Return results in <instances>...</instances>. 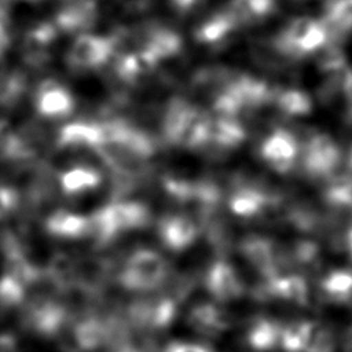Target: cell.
I'll return each mask as SVG.
<instances>
[{"label": "cell", "instance_id": "6da1fadb", "mask_svg": "<svg viewBox=\"0 0 352 352\" xmlns=\"http://www.w3.org/2000/svg\"><path fill=\"white\" fill-rule=\"evenodd\" d=\"M117 280L125 290L150 293L169 280V264L153 249H138L125 260Z\"/></svg>", "mask_w": 352, "mask_h": 352}, {"label": "cell", "instance_id": "7a4b0ae2", "mask_svg": "<svg viewBox=\"0 0 352 352\" xmlns=\"http://www.w3.org/2000/svg\"><path fill=\"white\" fill-rule=\"evenodd\" d=\"M180 302L164 293L153 297L132 300L124 312L125 320L133 331H160L169 327L177 316Z\"/></svg>", "mask_w": 352, "mask_h": 352}, {"label": "cell", "instance_id": "3957f363", "mask_svg": "<svg viewBox=\"0 0 352 352\" xmlns=\"http://www.w3.org/2000/svg\"><path fill=\"white\" fill-rule=\"evenodd\" d=\"M324 38V32L316 22L300 18L274 38V48L285 56L298 58L319 50Z\"/></svg>", "mask_w": 352, "mask_h": 352}, {"label": "cell", "instance_id": "277c9868", "mask_svg": "<svg viewBox=\"0 0 352 352\" xmlns=\"http://www.w3.org/2000/svg\"><path fill=\"white\" fill-rule=\"evenodd\" d=\"M239 250L245 260L258 271L264 279L282 274V268L287 264L285 252L279 249L276 242L267 236H246L242 239Z\"/></svg>", "mask_w": 352, "mask_h": 352}, {"label": "cell", "instance_id": "5b68a950", "mask_svg": "<svg viewBox=\"0 0 352 352\" xmlns=\"http://www.w3.org/2000/svg\"><path fill=\"white\" fill-rule=\"evenodd\" d=\"M204 286L213 300L220 304L239 300L245 294L241 276L226 260H216L208 267L204 275Z\"/></svg>", "mask_w": 352, "mask_h": 352}, {"label": "cell", "instance_id": "8992f818", "mask_svg": "<svg viewBox=\"0 0 352 352\" xmlns=\"http://www.w3.org/2000/svg\"><path fill=\"white\" fill-rule=\"evenodd\" d=\"M260 155L271 169L286 173L292 170L300 155L298 142L290 131L278 128L264 139Z\"/></svg>", "mask_w": 352, "mask_h": 352}, {"label": "cell", "instance_id": "52a82bcc", "mask_svg": "<svg viewBox=\"0 0 352 352\" xmlns=\"http://www.w3.org/2000/svg\"><path fill=\"white\" fill-rule=\"evenodd\" d=\"M190 329L204 337H219L231 327L230 314L216 301L198 302L186 316Z\"/></svg>", "mask_w": 352, "mask_h": 352}, {"label": "cell", "instance_id": "ba28073f", "mask_svg": "<svg viewBox=\"0 0 352 352\" xmlns=\"http://www.w3.org/2000/svg\"><path fill=\"white\" fill-rule=\"evenodd\" d=\"M276 198L256 186L242 184L235 187L228 199V206L235 216L245 219L261 217L276 206Z\"/></svg>", "mask_w": 352, "mask_h": 352}, {"label": "cell", "instance_id": "9c48e42d", "mask_svg": "<svg viewBox=\"0 0 352 352\" xmlns=\"http://www.w3.org/2000/svg\"><path fill=\"white\" fill-rule=\"evenodd\" d=\"M157 232L168 249L180 252L195 242L198 236V227L188 214L176 213L164 216L158 221Z\"/></svg>", "mask_w": 352, "mask_h": 352}, {"label": "cell", "instance_id": "30bf717a", "mask_svg": "<svg viewBox=\"0 0 352 352\" xmlns=\"http://www.w3.org/2000/svg\"><path fill=\"white\" fill-rule=\"evenodd\" d=\"M283 323L270 316L253 318L245 330L243 338L249 349L254 352H272L280 349V333Z\"/></svg>", "mask_w": 352, "mask_h": 352}, {"label": "cell", "instance_id": "8fae6325", "mask_svg": "<svg viewBox=\"0 0 352 352\" xmlns=\"http://www.w3.org/2000/svg\"><path fill=\"white\" fill-rule=\"evenodd\" d=\"M302 169L311 177L322 176L331 168L336 160L333 142L326 135H312L300 153Z\"/></svg>", "mask_w": 352, "mask_h": 352}, {"label": "cell", "instance_id": "7c38bea8", "mask_svg": "<svg viewBox=\"0 0 352 352\" xmlns=\"http://www.w3.org/2000/svg\"><path fill=\"white\" fill-rule=\"evenodd\" d=\"M139 38H142V41L138 51L154 66L175 56L182 50V37L169 29H153L147 32L144 37Z\"/></svg>", "mask_w": 352, "mask_h": 352}, {"label": "cell", "instance_id": "4fadbf2b", "mask_svg": "<svg viewBox=\"0 0 352 352\" xmlns=\"http://www.w3.org/2000/svg\"><path fill=\"white\" fill-rule=\"evenodd\" d=\"M111 226L117 234L143 228L150 221V212L146 205L135 201H118L104 208Z\"/></svg>", "mask_w": 352, "mask_h": 352}, {"label": "cell", "instance_id": "5bb4252c", "mask_svg": "<svg viewBox=\"0 0 352 352\" xmlns=\"http://www.w3.org/2000/svg\"><path fill=\"white\" fill-rule=\"evenodd\" d=\"M246 139L245 128L235 120V117H210L209 133L206 147L219 151H228L236 148Z\"/></svg>", "mask_w": 352, "mask_h": 352}, {"label": "cell", "instance_id": "9a60e30c", "mask_svg": "<svg viewBox=\"0 0 352 352\" xmlns=\"http://www.w3.org/2000/svg\"><path fill=\"white\" fill-rule=\"evenodd\" d=\"M198 109L184 99H172L162 114V136L173 146Z\"/></svg>", "mask_w": 352, "mask_h": 352}, {"label": "cell", "instance_id": "2e32d148", "mask_svg": "<svg viewBox=\"0 0 352 352\" xmlns=\"http://www.w3.org/2000/svg\"><path fill=\"white\" fill-rule=\"evenodd\" d=\"M272 102L276 104L278 110L289 117L307 116L312 110L311 96L296 88H286L274 92Z\"/></svg>", "mask_w": 352, "mask_h": 352}, {"label": "cell", "instance_id": "e0dca14e", "mask_svg": "<svg viewBox=\"0 0 352 352\" xmlns=\"http://www.w3.org/2000/svg\"><path fill=\"white\" fill-rule=\"evenodd\" d=\"M235 25L236 21L234 16H214L198 28L195 38L204 44L223 43L226 38H228Z\"/></svg>", "mask_w": 352, "mask_h": 352}, {"label": "cell", "instance_id": "ac0fdd59", "mask_svg": "<svg viewBox=\"0 0 352 352\" xmlns=\"http://www.w3.org/2000/svg\"><path fill=\"white\" fill-rule=\"evenodd\" d=\"M312 320H292L283 323L280 333V349L283 352H302Z\"/></svg>", "mask_w": 352, "mask_h": 352}, {"label": "cell", "instance_id": "d6986e66", "mask_svg": "<svg viewBox=\"0 0 352 352\" xmlns=\"http://www.w3.org/2000/svg\"><path fill=\"white\" fill-rule=\"evenodd\" d=\"M286 263H292L301 268H314L318 261V246L308 239L297 241L289 252H285Z\"/></svg>", "mask_w": 352, "mask_h": 352}, {"label": "cell", "instance_id": "ffe728a7", "mask_svg": "<svg viewBox=\"0 0 352 352\" xmlns=\"http://www.w3.org/2000/svg\"><path fill=\"white\" fill-rule=\"evenodd\" d=\"M333 348L334 341L331 331L326 326L312 320V326L302 352H333Z\"/></svg>", "mask_w": 352, "mask_h": 352}, {"label": "cell", "instance_id": "44dd1931", "mask_svg": "<svg viewBox=\"0 0 352 352\" xmlns=\"http://www.w3.org/2000/svg\"><path fill=\"white\" fill-rule=\"evenodd\" d=\"M162 352H213L212 349L199 345V344H194V342H183V341H173L169 342Z\"/></svg>", "mask_w": 352, "mask_h": 352}]
</instances>
